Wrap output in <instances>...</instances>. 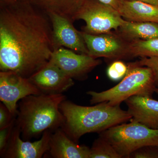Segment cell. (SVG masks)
<instances>
[{
	"label": "cell",
	"instance_id": "6da1fadb",
	"mask_svg": "<svg viewBox=\"0 0 158 158\" xmlns=\"http://www.w3.org/2000/svg\"><path fill=\"white\" fill-rule=\"evenodd\" d=\"M54 52L48 15L28 0L0 5V70L29 78Z\"/></svg>",
	"mask_w": 158,
	"mask_h": 158
},
{
	"label": "cell",
	"instance_id": "7a4b0ae2",
	"mask_svg": "<svg viewBox=\"0 0 158 158\" xmlns=\"http://www.w3.org/2000/svg\"><path fill=\"white\" fill-rule=\"evenodd\" d=\"M59 109L64 118L61 128L77 143L85 134L100 133L131 119L128 111L120 106H111L107 102L85 106L66 99L60 104Z\"/></svg>",
	"mask_w": 158,
	"mask_h": 158
},
{
	"label": "cell",
	"instance_id": "3957f363",
	"mask_svg": "<svg viewBox=\"0 0 158 158\" xmlns=\"http://www.w3.org/2000/svg\"><path fill=\"white\" fill-rule=\"evenodd\" d=\"M66 99L63 94H40L22 99L18 104L15 125L20 131L21 137L30 141L42 136L47 130L61 128L64 122L60 104Z\"/></svg>",
	"mask_w": 158,
	"mask_h": 158
},
{
	"label": "cell",
	"instance_id": "277c9868",
	"mask_svg": "<svg viewBox=\"0 0 158 158\" xmlns=\"http://www.w3.org/2000/svg\"><path fill=\"white\" fill-rule=\"evenodd\" d=\"M128 66L126 74L118 85L102 92L90 90L87 92L90 96L91 104L107 102L111 106H120L134 95L152 97L156 87L151 69L136 62L130 63Z\"/></svg>",
	"mask_w": 158,
	"mask_h": 158
},
{
	"label": "cell",
	"instance_id": "5b68a950",
	"mask_svg": "<svg viewBox=\"0 0 158 158\" xmlns=\"http://www.w3.org/2000/svg\"><path fill=\"white\" fill-rule=\"evenodd\" d=\"M100 133L111 143L122 158H129L143 147L158 146V129H153L139 123L131 120Z\"/></svg>",
	"mask_w": 158,
	"mask_h": 158
},
{
	"label": "cell",
	"instance_id": "8992f818",
	"mask_svg": "<svg viewBox=\"0 0 158 158\" xmlns=\"http://www.w3.org/2000/svg\"><path fill=\"white\" fill-rule=\"evenodd\" d=\"M79 19L86 23L83 32L96 35L118 31L124 19L116 9L97 0H82L75 16V20Z\"/></svg>",
	"mask_w": 158,
	"mask_h": 158
},
{
	"label": "cell",
	"instance_id": "52a82bcc",
	"mask_svg": "<svg viewBox=\"0 0 158 158\" xmlns=\"http://www.w3.org/2000/svg\"><path fill=\"white\" fill-rule=\"evenodd\" d=\"M88 50V55L97 59L105 58L115 60L130 57L129 41L119 34H91L81 31Z\"/></svg>",
	"mask_w": 158,
	"mask_h": 158
},
{
	"label": "cell",
	"instance_id": "ba28073f",
	"mask_svg": "<svg viewBox=\"0 0 158 158\" xmlns=\"http://www.w3.org/2000/svg\"><path fill=\"white\" fill-rule=\"evenodd\" d=\"M40 94L29 78L12 72H0V100L14 116H17L18 103L20 100Z\"/></svg>",
	"mask_w": 158,
	"mask_h": 158
},
{
	"label": "cell",
	"instance_id": "9c48e42d",
	"mask_svg": "<svg viewBox=\"0 0 158 158\" xmlns=\"http://www.w3.org/2000/svg\"><path fill=\"white\" fill-rule=\"evenodd\" d=\"M50 61L73 80L83 81L88 73L100 65L101 61L88 54L78 53L64 47L54 51Z\"/></svg>",
	"mask_w": 158,
	"mask_h": 158
},
{
	"label": "cell",
	"instance_id": "30bf717a",
	"mask_svg": "<svg viewBox=\"0 0 158 158\" xmlns=\"http://www.w3.org/2000/svg\"><path fill=\"white\" fill-rule=\"evenodd\" d=\"M46 14L52 28L54 51L59 48L64 47L78 53L88 55L81 32L75 29L73 22L53 12Z\"/></svg>",
	"mask_w": 158,
	"mask_h": 158
},
{
	"label": "cell",
	"instance_id": "8fae6325",
	"mask_svg": "<svg viewBox=\"0 0 158 158\" xmlns=\"http://www.w3.org/2000/svg\"><path fill=\"white\" fill-rule=\"evenodd\" d=\"M51 130L43 133L40 139L31 142L21 137L20 131L15 125L8 146L2 157L6 158H41L48 152Z\"/></svg>",
	"mask_w": 158,
	"mask_h": 158
},
{
	"label": "cell",
	"instance_id": "7c38bea8",
	"mask_svg": "<svg viewBox=\"0 0 158 158\" xmlns=\"http://www.w3.org/2000/svg\"><path fill=\"white\" fill-rule=\"evenodd\" d=\"M29 79L41 94H62L74 85L73 79L50 61Z\"/></svg>",
	"mask_w": 158,
	"mask_h": 158
},
{
	"label": "cell",
	"instance_id": "4fadbf2b",
	"mask_svg": "<svg viewBox=\"0 0 158 158\" xmlns=\"http://www.w3.org/2000/svg\"><path fill=\"white\" fill-rule=\"evenodd\" d=\"M131 120L158 129V101L150 97L134 95L125 101Z\"/></svg>",
	"mask_w": 158,
	"mask_h": 158
},
{
	"label": "cell",
	"instance_id": "5bb4252c",
	"mask_svg": "<svg viewBox=\"0 0 158 158\" xmlns=\"http://www.w3.org/2000/svg\"><path fill=\"white\" fill-rule=\"evenodd\" d=\"M48 152L54 158H90V149L78 144L59 128L51 135Z\"/></svg>",
	"mask_w": 158,
	"mask_h": 158
},
{
	"label": "cell",
	"instance_id": "9a60e30c",
	"mask_svg": "<svg viewBox=\"0 0 158 158\" xmlns=\"http://www.w3.org/2000/svg\"><path fill=\"white\" fill-rule=\"evenodd\" d=\"M123 18L135 22L158 23V6L135 0H123L118 11Z\"/></svg>",
	"mask_w": 158,
	"mask_h": 158
},
{
	"label": "cell",
	"instance_id": "2e32d148",
	"mask_svg": "<svg viewBox=\"0 0 158 158\" xmlns=\"http://www.w3.org/2000/svg\"><path fill=\"white\" fill-rule=\"evenodd\" d=\"M40 10L45 12H53L75 21V16L82 0H28Z\"/></svg>",
	"mask_w": 158,
	"mask_h": 158
},
{
	"label": "cell",
	"instance_id": "e0dca14e",
	"mask_svg": "<svg viewBox=\"0 0 158 158\" xmlns=\"http://www.w3.org/2000/svg\"><path fill=\"white\" fill-rule=\"evenodd\" d=\"M118 31L128 41L152 39L158 37V23L135 22L124 19Z\"/></svg>",
	"mask_w": 158,
	"mask_h": 158
},
{
	"label": "cell",
	"instance_id": "ac0fdd59",
	"mask_svg": "<svg viewBox=\"0 0 158 158\" xmlns=\"http://www.w3.org/2000/svg\"><path fill=\"white\" fill-rule=\"evenodd\" d=\"M129 49L130 57H158V37L150 39L131 40Z\"/></svg>",
	"mask_w": 158,
	"mask_h": 158
},
{
	"label": "cell",
	"instance_id": "d6986e66",
	"mask_svg": "<svg viewBox=\"0 0 158 158\" xmlns=\"http://www.w3.org/2000/svg\"><path fill=\"white\" fill-rule=\"evenodd\" d=\"M90 149V158H122L111 143L100 135Z\"/></svg>",
	"mask_w": 158,
	"mask_h": 158
},
{
	"label": "cell",
	"instance_id": "ffe728a7",
	"mask_svg": "<svg viewBox=\"0 0 158 158\" xmlns=\"http://www.w3.org/2000/svg\"><path fill=\"white\" fill-rule=\"evenodd\" d=\"M128 66L124 62L119 60L112 62L107 70L109 78L114 81H117L123 78L127 73Z\"/></svg>",
	"mask_w": 158,
	"mask_h": 158
},
{
	"label": "cell",
	"instance_id": "44dd1931",
	"mask_svg": "<svg viewBox=\"0 0 158 158\" xmlns=\"http://www.w3.org/2000/svg\"><path fill=\"white\" fill-rule=\"evenodd\" d=\"M15 120L9 126L0 129V156L1 157L6 151L9 144L15 126Z\"/></svg>",
	"mask_w": 158,
	"mask_h": 158
},
{
	"label": "cell",
	"instance_id": "7402d4cb",
	"mask_svg": "<svg viewBox=\"0 0 158 158\" xmlns=\"http://www.w3.org/2000/svg\"><path fill=\"white\" fill-rule=\"evenodd\" d=\"M130 157L158 158V146H148L141 148L133 152Z\"/></svg>",
	"mask_w": 158,
	"mask_h": 158
},
{
	"label": "cell",
	"instance_id": "603a6c76",
	"mask_svg": "<svg viewBox=\"0 0 158 158\" xmlns=\"http://www.w3.org/2000/svg\"><path fill=\"white\" fill-rule=\"evenodd\" d=\"M14 116L4 104H0V129L9 126L15 121Z\"/></svg>",
	"mask_w": 158,
	"mask_h": 158
},
{
	"label": "cell",
	"instance_id": "cb8c5ba5",
	"mask_svg": "<svg viewBox=\"0 0 158 158\" xmlns=\"http://www.w3.org/2000/svg\"><path fill=\"white\" fill-rule=\"evenodd\" d=\"M136 63L141 66L151 69L154 75L156 87L158 88V57L141 58V60Z\"/></svg>",
	"mask_w": 158,
	"mask_h": 158
},
{
	"label": "cell",
	"instance_id": "d4e9b609",
	"mask_svg": "<svg viewBox=\"0 0 158 158\" xmlns=\"http://www.w3.org/2000/svg\"><path fill=\"white\" fill-rule=\"evenodd\" d=\"M105 5H107L118 11L123 0H97Z\"/></svg>",
	"mask_w": 158,
	"mask_h": 158
},
{
	"label": "cell",
	"instance_id": "484cf974",
	"mask_svg": "<svg viewBox=\"0 0 158 158\" xmlns=\"http://www.w3.org/2000/svg\"><path fill=\"white\" fill-rule=\"evenodd\" d=\"M22 0H0V5H6L10 3L15 2Z\"/></svg>",
	"mask_w": 158,
	"mask_h": 158
},
{
	"label": "cell",
	"instance_id": "4316f807",
	"mask_svg": "<svg viewBox=\"0 0 158 158\" xmlns=\"http://www.w3.org/2000/svg\"><path fill=\"white\" fill-rule=\"evenodd\" d=\"M135 1H142V2H145L152 5L158 6V0H135Z\"/></svg>",
	"mask_w": 158,
	"mask_h": 158
},
{
	"label": "cell",
	"instance_id": "83f0119b",
	"mask_svg": "<svg viewBox=\"0 0 158 158\" xmlns=\"http://www.w3.org/2000/svg\"><path fill=\"white\" fill-rule=\"evenodd\" d=\"M155 93H156L157 94H158V88H156L155 90Z\"/></svg>",
	"mask_w": 158,
	"mask_h": 158
},
{
	"label": "cell",
	"instance_id": "f1b7e54d",
	"mask_svg": "<svg viewBox=\"0 0 158 158\" xmlns=\"http://www.w3.org/2000/svg\"></svg>",
	"mask_w": 158,
	"mask_h": 158
}]
</instances>
